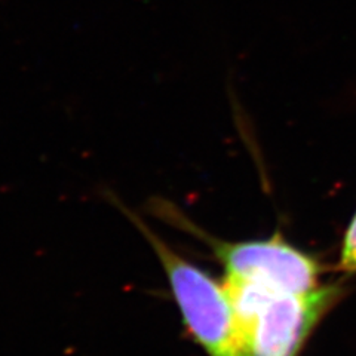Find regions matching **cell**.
Returning a JSON list of instances; mask_svg holds the SVG:
<instances>
[{
	"instance_id": "obj_1",
	"label": "cell",
	"mask_w": 356,
	"mask_h": 356,
	"mask_svg": "<svg viewBox=\"0 0 356 356\" xmlns=\"http://www.w3.org/2000/svg\"><path fill=\"white\" fill-rule=\"evenodd\" d=\"M103 196L128 218L158 255L183 324L204 352L208 356H250L247 340L225 284H218L208 272L178 254L118 195L103 191Z\"/></svg>"
},
{
	"instance_id": "obj_2",
	"label": "cell",
	"mask_w": 356,
	"mask_h": 356,
	"mask_svg": "<svg viewBox=\"0 0 356 356\" xmlns=\"http://www.w3.org/2000/svg\"><path fill=\"white\" fill-rule=\"evenodd\" d=\"M147 209L158 218L202 239L225 269V282L252 285L281 294L306 293L318 286V260L281 236L225 242L200 230L170 200L153 197L147 202Z\"/></svg>"
},
{
	"instance_id": "obj_3",
	"label": "cell",
	"mask_w": 356,
	"mask_h": 356,
	"mask_svg": "<svg viewBox=\"0 0 356 356\" xmlns=\"http://www.w3.org/2000/svg\"><path fill=\"white\" fill-rule=\"evenodd\" d=\"M222 284L235 307L250 356H298L310 332L343 293L337 285L281 294L245 284Z\"/></svg>"
},
{
	"instance_id": "obj_4",
	"label": "cell",
	"mask_w": 356,
	"mask_h": 356,
	"mask_svg": "<svg viewBox=\"0 0 356 356\" xmlns=\"http://www.w3.org/2000/svg\"><path fill=\"white\" fill-rule=\"evenodd\" d=\"M339 269L344 273L356 272V213L349 222L346 233H344L339 257Z\"/></svg>"
}]
</instances>
